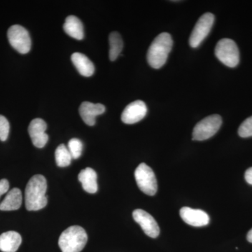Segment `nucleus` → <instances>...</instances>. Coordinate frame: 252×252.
<instances>
[{
  "label": "nucleus",
  "instance_id": "obj_1",
  "mask_svg": "<svg viewBox=\"0 0 252 252\" xmlns=\"http://www.w3.org/2000/svg\"><path fill=\"white\" fill-rule=\"evenodd\" d=\"M47 182L43 175H36L28 182L25 191V202L28 211H37L47 205Z\"/></svg>",
  "mask_w": 252,
  "mask_h": 252
},
{
  "label": "nucleus",
  "instance_id": "obj_2",
  "mask_svg": "<svg viewBox=\"0 0 252 252\" xmlns=\"http://www.w3.org/2000/svg\"><path fill=\"white\" fill-rule=\"evenodd\" d=\"M173 46L171 35L162 32L154 39L149 46L147 59L149 65L154 69H160L166 63Z\"/></svg>",
  "mask_w": 252,
  "mask_h": 252
},
{
  "label": "nucleus",
  "instance_id": "obj_3",
  "mask_svg": "<svg viewBox=\"0 0 252 252\" xmlns=\"http://www.w3.org/2000/svg\"><path fill=\"white\" fill-rule=\"evenodd\" d=\"M88 241L86 230L79 225L69 227L60 236L59 245L63 252H80Z\"/></svg>",
  "mask_w": 252,
  "mask_h": 252
},
{
  "label": "nucleus",
  "instance_id": "obj_4",
  "mask_svg": "<svg viewBox=\"0 0 252 252\" xmlns=\"http://www.w3.org/2000/svg\"><path fill=\"white\" fill-rule=\"evenodd\" d=\"M217 59L225 65L235 67L240 62V51L234 41L230 39H222L215 47Z\"/></svg>",
  "mask_w": 252,
  "mask_h": 252
},
{
  "label": "nucleus",
  "instance_id": "obj_5",
  "mask_svg": "<svg viewBox=\"0 0 252 252\" xmlns=\"http://www.w3.org/2000/svg\"><path fill=\"white\" fill-rule=\"evenodd\" d=\"M135 177L139 189L148 195H154L157 193L158 185L155 174L146 163L140 164L136 168Z\"/></svg>",
  "mask_w": 252,
  "mask_h": 252
},
{
  "label": "nucleus",
  "instance_id": "obj_6",
  "mask_svg": "<svg viewBox=\"0 0 252 252\" xmlns=\"http://www.w3.org/2000/svg\"><path fill=\"white\" fill-rule=\"evenodd\" d=\"M221 124V117L218 114L205 118L194 127L193 140L203 141L210 139L218 132Z\"/></svg>",
  "mask_w": 252,
  "mask_h": 252
},
{
  "label": "nucleus",
  "instance_id": "obj_7",
  "mask_svg": "<svg viewBox=\"0 0 252 252\" xmlns=\"http://www.w3.org/2000/svg\"><path fill=\"white\" fill-rule=\"evenodd\" d=\"M9 44L21 54H26L31 51L32 41L29 32L26 28L19 25H14L8 30Z\"/></svg>",
  "mask_w": 252,
  "mask_h": 252
},
{
  "label": "nucleus",
  "instance_id": "obj_8",
  "mask_svg": "<svg viewBox=\"0 0 252 252\" xmlns=\"http://www.w3.org/2000/svg\"><path fill=\"white\" fill-rule=\"evenodd\" d=\"M214 22L215 16L211 13H205L199 18L189 38V44L192 48L198 47L203 42L211 31Z\"/></svg>",
  "mask_w": 252,
  "mask_h": 252
},
{
  "label": "nucleus",
  "instance_id": "obj_9",
  "mask_svg": "<svg viewBox=\"0 0 252 252\" xmlns=\"http://www.w3.org/2000/svg\"><path fill=\"white\" fill-rule=\"evenodd\" d=\"M134 220L140 224L144 233L152 238H157L160 233V228L157 220L152 215L143 210L137 209L132 212Z\"/></svg>",
  "mask_w": 252,
  "mask_h": 252
},
{
  "label": "nucleus",
  "instance_id": "obj_10",
  "mask_svg": "<svg viewBox=\"0 0 252 252\" xmlns=\"http://www.w3.org/2000/svg\"><path fill=\"white\" fill-rule=\"evenodd\" d=\"M47 125L41 119H33L28 127V132L32 144L37 148L45 147L49 140V135L46 133Z\"/></svg>",
  "mask_w": 252,
  "mask_h": 252
},
{
  "label": "nucleus",
  "instance_id": "obj_11",
  "mask_svg": "<svg viewBox=\"0 0 252 252\" xmlns=\"http://www.w3.org/2000/svg\"><path fill=\"white\" fill-rule=\"evenodd\" d=\"M147 107L143 101L131 102L122 113V120L126 124H134L140 122L147 115Z\"/></svg>",
  "mask_w": 252,
  "mask_h": 252
},
{
  "label": "nucleus",
  "instance_id": "obj_12",
  "mask_svg": "<svg viewBox=\"0 0 252 252\" xmlns=\"http://www.w3.org/2000/svg\"><path fill=\"white\" fill-rule=\"evenodd\" d=\"M180 214L184 221L192 226H205L210 221V217L206 212L198 209L184 207L181 209Z\"/></svg>",
  "mask_w": 252,
  "mask_h": 252
},
{
  "label": "nucleus",
  "instance_id": "obj_13",
  "mask_svg": "<svg viewBox=\"0 0 252 252\" xmlns=\"http://www.w3.org/2000/svg\"><path fill=\"white\" fill-rule=\"evenodd\" d=\"M105 107L100 103L84 102L79 107V114L88 126H93L95 124V118L105 112Z\"/></svg>",
  "mask_w": 252,
  "mask_h": 252
},
{
  "label": "nucleus",
  "instance_id": "obj_14",
  "mask_svg": "<svg viewBox=\"0 0 252 252\" xmlns=\"http://www.w3.org/2000/svg\"><path fill=\"white\" fill-rule=\"evenodd\" d=\"M22 238L16 231H8L0 235V250L3 252H16L21 246Z\"/></svg>",
  "mask_w": 252,
  "mask_h": 252
},
{
  "label": "nucleus",
  "instance_id": "obj_15",
  "mask_svg": "<svg viewBox=\"0 0 252 252\" xmlns=\"http://www.w3.org/2000/svg\"><path fill=\"white\" fill-rule=\"evenodd\" d=\"M71 60L81 75L89 77L94 74V63L85 55L81 53H74L71 56Z\"/></svg>",
  "mask_w": 252,
  "mask_h": 252
},
{
  "label": "nucleus",
  "instance_id": "obj_16",
  "mask_svg": "<svg viewBox=\"0 0 252 252\" xmlns=\"http://www.w3.org/2000/svg\"><path fill=\"white\" fill-rule=\"evenodd\" d=\"M97 177L95 171L91 167H86L81 170L78 176L83 189L89 193H95L97 191Z\"/></svg>",
  "mask_w": 252,
  "mask_h": 252
},
{
  "label": "nucleus",
  "instance_id": "obj_17",
  "mask_svg": "<svg viewBox=\"0 0 252 252\" xmlns=\"http://www.w3.org/2000/svg\"><path fill=\"white\" fill-rule=\"evenodd\" d=\"M23 196L21 190L18 188L11 189L6 194L4 200L0 204L1 211H12L17 210L21 207Z\"/></svg>",
  "mask_w": 252,
  "mask_h": 252
},
{
  "label": "nucleus",
  "instance_id": "obj_18",
  "mask_svg": "<svg viewBox=\"0 0 252 252\" xmlns=\"http://www.w3.org/2000/svg\"><path fill=\"white\" fill-rule=\"evenodd\" d=\"M66 34L77 40L84 39V26L79 18L75 16H69L63 25Z\"/></svg>",
  "mask_w": 252,
  "mask_h": 252
},
{
  "label": "nucleus",
  "instance_id": "obj_19",
  "mask_svg": "<svg viewBox=\"0 0 252 252\" xmlns=\"http://www.w3.org/2000/svg\"><path fill=\"white\" fill-rule=\"evenodd\" d=\"M109 59L111 61H116L118 59L124 47V42L122 36L117 32H113L109 34Z\"/></svg>",
  "mask_w": 252,
  "mask_h": 252
},
{
  "label": "nucleus",
  "instance_id": "obj_20",
  "mask_svg": "<svg viewBox=\"0 0 252 252\" xmlns=\"http://www.w3.org/2000/svg\"><path fill=\"white\" fill-rule=\"evenodd\" d=\"M55 158H56V164L58 166L61 167L69 166L72 160L69 149L63 144H61L56 149Z\"/></svg>",
  "mask_w": 252,
  "mask_h": 252
},
{
  "label": "nucleus",
  "instance_id": "obj_21",
  "mask_svg": "<svg viewBox=\"0 0 252 252\" xmlns=\"http://www.w3.org/2000/svg\"><path fill=\"white\" fill-rule=\"evenodd\" d=\"M68 149L72 159H78L81 157L83 151V143L77 138H72L68 142Z\"/></svg>",
  "mask_w": 252,
  "mask_h": 252
},
{
  "label": "nucleus",
  "instance_id": "obj_22",
  "mask_svg": "<svg viewBox=\"0 0 252 252\" xmlns=\"http://www.w3.org/2000/svg\"><path fill=\"white\" fill-rule=\"evenodd\" d=\"M239 135L243 138L252 137V116L244 121L238 129Z\"/></svg>",
  "mask_w": 252,
  "mask_h": 252
},
{
  "label": "nucleus",
  "instance_id": "obj_23",
  "mask_svg": "<svg viewBox=\"0 0 252 252\" xmlns=\"http://www.w3.org/2000/svg\"><path fill=\"white\" fill-rule=\"evenodd\" d=\"M9 123L4 116L0 115V140L4 142L9 137Z\"/></svg>",
  "mask_w": 252,
  "mask_h": 252
},
{
  "label": "nucleus",
  "instance_id": "obj_24",
  "mask_svg": "<svg viewBox=\"0 0 252 252\" xmlns=\"http://www.w3.org/2000/svg\"><path fill=\"white\" fill-rule=\"evenodd\" d=\"M9 189V183L6 179L0 180V197L7 193Z\"/></svg>",
  "mask_w": 252,
  "mask_h": 252
},
{
  "label": "nucleus",
  "instance_id": "obj_25",
  "mask_svg": "<svg viewBox=\"0 0 252 252\" xmlns=\"http://www.w3.org/2000/svg\"><path fill=\"white\" fill-rule=\"evenodd\" d=\"M245 178L249 185H252V167H250L245 172Z\"/></svg>",
  "mask_w": 252,
  "mask_h": 252
},
{
  "label": "nucleus",
  "instance_id": "obj_26",
  "mask_svg": "<svg viewBox=\"0 0 252 252\" xmlns=\"http://www.w3.org/2000/svg\"><path fill=\"white\" fill-rule=\"evenodd\" d=\"M247 239H248V242L252 243V228L248 232V235H247Z\"/></svg>",
  "mask_w": 252,
  "mask_h": 252
}]
</instances>
